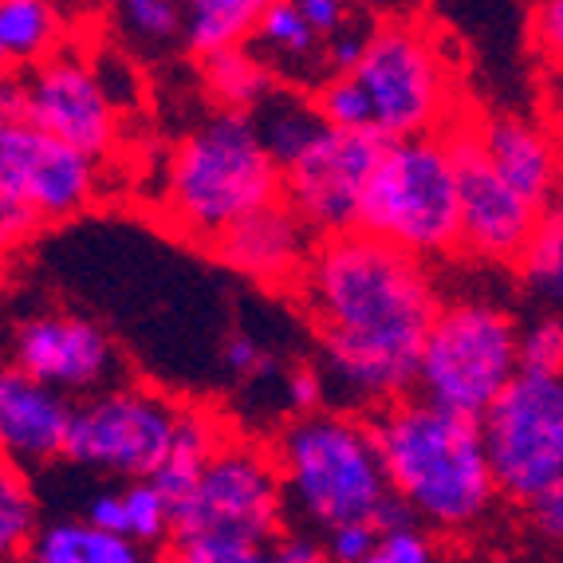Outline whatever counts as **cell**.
<instances>
[{
	"label": "cell",
	"instance_id": "9",
	"mask_svg": "<svg viewBox=\"0 0 563 563\" xmlns=\"http://www.w3.org/2000/svg\"><path fill=\"white\" fill-rule=\"evenodd\" d=\"M485 450L505 505H532L563 481V375L512 378L481 418Z\"/></svg>",
	"mask_w": 563,
	"mask_h": 563
},
{
	"label": "cell",
	"instance_id": "23",
	"mask_svg": "<svg viewBox=\"0 0 563 563\" xmlns=\"http://www.w3.org/2000/svg\"><path fill=\"white\" fill-rule=\"evenodd\" d=\"M201 84H206L217 111L253 114L276 91V71L253 47H233V52L201 59Z\"/></svg>",
	"mask_w": 563,
	"mask_h": 563
},
{
	"label": "cell",
	"instance_id": "35",
	"mask_svg": "<svg viewBox=\"0 0 563 563\" xmlns=\"http://www.w3.org/2000/svg\"><path fill=\"white\" fill-rule=\"evenodd\" d=\"M284 395H288V406L296 410V418L320 413L323 398H328V378H323L320 366L300 363V366H291L288 378H284Z\"/></svg>",
	"mask_w": 563,
	"mask_h": 563
},
{
	"label": "cell",
	"instance_id": "7",
	"mask_svg": "<svg viewBox=\"0 0 563 563\" xmlns=\"http://www.w3.org/2000/svg\"><path fill=\"white\" fill-rule=\"evenodd\" d=\"M284 477L276 453L253 442H225L206 477L174 505V548H273L284 540Z\"/></svg>",
	"mask_w": 563,
	"mask_h": 563
},
{
	"label": "cell",
	"instance_id": "26",
	"mask_svg": "<svg viewBox=\"0 0 563 563\" xmlns=\"http://www.w3.org/2000/svg\"><path fill=\"white\" fill-rule=\"evenodd\" d=\"M40 505L32 493L24 470H16L12 461H4L0 470V555L4 563H16L29 555V548L40 536Z\"/></svg>",
	"mask_w": 563,
	"mask_h": 563
},
{
	"label": "cell",
	"instance_id": "14",
	"mask_svg": "<svg viewBox=\"0 0 563 563\" xmlns=\"http://www.w3.org/2000/svg\"><path fill=\"white\" fill-rule=\"evenodd\" d=\"M20 375L52 386L59 395L95 398L119 386V347L99 323L44 311L12 331V363Z\"/></svg>",
	"mask_w": 563,
	"mask_h": 563
},
{
	"label": "cell",
	"instance_id": "13",
	"mask_svg": "<svg viewBox=\"0 0 563 563\" xmlns=\"http://www.w3.org/2000/svg\"><path fill=\"white\" fill-rule=\"evenodd\" d=\"M383 151L386 142L378 134L331 126L300 162L284 169V206L320 241L355 233L366 181L375 174Z\"/></svg>",
	"mask_w": 563,
	"mask_h": 563
},
{
	"label": "cell",
	"instance_id": "12",
	"mask_svg": "<svg viewBox=\"0 0 563 563\" xmlns=\"http://www.w3.org/2000/svg\"><path fill=\"white\" fill-rule=\"evenodd\" d=\"M99 189V158L36 131L29 122L0 126V206L29 209L40 225L84 213Z\"/></svg>",
	"mask_w": 563,
	"mask_h": 563
},
{
	"label": "cell",
	"instance_id": "6",
	"mask_svg": "<svg viewBox=\"0 0 563 563\" xmlns=\"http://www.w3.org/2000/svg\"><path fill=\"white\" fill-rule=\"evenodd\" d=\"M520 375V323L481 296L445 300L430 328L418 371V395L445 410L485 418Z\"/></svg>",
	"mask_w": 563,
	"mask_h": 563
},
{
	"label": "cell",
	"instance_id": "36",
	"mask_svg": "<svg viewBox=\"0 0 563 563\" xmlns=\"http://www.w3.org/2000/svg\"><path fill=\"white\" fill-rule=\"evenodd\" d=\"M378 544L375 525H343L335 532H328L323 540V552H328L331 563H366L371 552Z\"/></svg>",
	"mask_w": 563,
	"mask_h": 563
},
{
	"label": "cell",
	"instance_id": "8",
	"mask_svg": "<svg viewBox=\"0 0 563 563\" xmlns=\"http://www.w3.org/2000/svg\"><path fill=\"white\" fill-rule=\"evenodd\" d=\"M371 103V131L383 142L442 134L457 114L450 64L433 36L406 20H383L371 32L363 64L351 71Z\"/></svg>",
	"mask_w": 563,
	"mask_h": 563
},
{
	"label": "cell",
	"instance_id": "4",
	"mask_svg": "<svg viewBox=\"0 0 563 563\" xmlns=\"http://www.w3.org/2000/svg\"><path fill=\"white\" fill-rule=\"evenodd\" d=\"M273 453L288 508L323 532L343 525H371L390 497V481L366 413L320 410L291 418Z\"/></svg>",
	"mask_w": 563,
	"mask_h": 563
},
{
	"label": "cell",
	"instance_id": "40",
	"mask_svg": "<svg viewBox=\"0 0 563 563\" xmlns=\"http://www.w3.org/2000/svg\"><path fill=\"white\" fill-rule=\"evenodd\" d=\"M225 366L233 375H268V371H273V355H264V351L256 347V339L233 335L225 343Z\"/></svg>",
	"mask_w": 563,
	"mask_h": 563
},
{
	"label": "cell",
	"instance_id": "17",
	"mask_svg": "<svg viewBox=\"0 0 563 563\" xmlns=\"http://www.w3.org/2000/svg\"><path fill=\"white\" fill-rule=\"evenodd\" d=\"M477 139L488 166L497 169L520 198L548 209L563 189V142L540 122L520 114H481Z\"/></svg>",
	"mask_w": 563,
	"mask_h": 563
},
{
	"label": "cell",
	"instance_id": "31",
	"mask_svg": "<svg viewBox=\"0 0 563 563\" xmlns=\"http://www.w3.org/2000/svg\"><path fill=\"white\" fill-rule=\"evenodd\" d=\"M311 103L335 131H371V103L355 76H328L311 91Z\"/></svg>",
	"mask_w": 563,
	"mask_h": 563
},
{
	"label": "cell",
	"instance_id": "3",
	"mask_svg": "<svg viewBox=\"0 0 563 563\" xmlns=\"http://www.w3.org/2000/svg\"><path fill=\"white\" fill-rule=\"evenodd\" d=\"M284 201V174L256 134L253 114L213 111L201 119L162 178V217L174 233L213 249L229 229Z\"/></svg>",
	"mask_w": 563,
	"mask_h": 563
},
{
	"label": "cell",
	"instance_id": "20",
	"mask_svg": "<svg viewBox=\"0 0 563 563\" xmlns=\"http://www.w3.org/2000/svg\"><path fill=\"white\" fill-rule=\"evenodd\" d=\"M253 122L261 142L268 146L276 166H280V174L291 162H300L331 131L328 122H323V114L316 111V103H311V95H296L288 87H276L253 111Z\"/></svg>",
	"mask_w": 563,
	"mask_h": 563
},
{
	"label": "cell",
	"instance_id": "18",
	"mask_svg": "<svg viewBox=\"0 0 563 563\" xmlns=\"http://www.w3.org/2000/svg\"><path fill=\"white\" fill-rule=\"evenodd\" d=\"M311 229L288 206H268L264 213L249 217L236 229H229L213 244V253L236 268V273L253 276L264 284H296L311 261Z\"/></svg>",
	"mask_w": 563,
	"mask_h": 563
},
{
	"label": "cell",
	"instance_id": "41",
	"mask_svg": "<svg viewBox=\"0 0 563 563\" xmlns=\"http://www.w3.org/2000/svg\"><path fill=\"white\" fill-rule=\"evenodd\" d=\"M512 563H525V560H512Z\"/></svg>",
	"mask_w": 563,
	"mask_h": 563
},
{
	"label": "cell",
	"instance_id": "27",
	"mask_svg": "<svg viewBox=\"0 0 563 563\" xmlns=\"http://www.w3.org/2000/svg\"><path fill=\"white\" fill-rule=\"evenodd\" d=\"M253 44L264 47V52H273V56L264 59L273 71H276V64H308V56L323 59V40L311 32L300 4H291V0H273V4H264L261 29H256Z\"/></svg>",
	"mask_w": 563,
	"mask_h": 563
},
{
	"label": "cell",
	"instance_id": "28",
	"mask_svg": "<svg viewBox=\"0 0 563 563\" xmlns=\"http://www.w3.org/2000/svg\"><path fill=\"white\" fill-rule=\"evenodd\" d=\"M114 29L139 47H169L186 40V4L174 0H126L114 9Z\"/></svg>",
	"mask_w": 563,
	"mask_h": 563
},
{
	"label": "cell",
	"instance_id": "1",
	"mask_svg": "<svg viewBox=\"0 0 563 563\" xmlns=\"http://www.w3.org/2000/svg\"><path fill=\"white\" fill-rule=\"evenodd\" d=\"M296 288L328 390L366 413L418 395L426 339L445 303L422 261L355 229L316 241Z\"/></svg>",
	"mask_w": 563,
	"mask_h": 563
},
{
	"label": "cell",
	"instance_id": "39",
	"mask_svg": "<svg viewBox=\"0 0 563 563\" xmlns=\"http://www.w3.org/2000/svg\"><path fill=\"white\" fill-rule=\"evenodd\" d=\"M300 12H303V20L311 24V32H316L323 44H328L331 36H339V32L351 24V12L343 9L339 0H303Z\"/></svg>",
	"mask_w": 563,
	"mask_h": 563
},
{
	"label": "cell",
	"instance_id": "19",
	"mask_svg": "<svg viewBox=\"0 0 563 563\" xmlns=\"http://www.w3.org/2000/svg\"><path fill=\"white\" fill-rule=\"evenodd\" d=\"M64 16L44 0H4L0 4V56L9 76H29L59 56Z\"/></svg>",
	"mask_w": 563,
	"mask_h": 563
},
{
	"label": "cell",
	"instance_id": "21",
	"mask_svg": "<svg viewBox=\"0 0 563 563\" xmlns=\"http://www.w3.org/2000/svg\"><path fill=\"white\" fill-rule=\"evenodd\" d=\"M24 563H146V548L87 520H52L40 528Z\"/></svg>",
	"mask_w": 563,
	"mask_h": 563
},
{
	"label": "cell",
	"instance_id": "42",
	"mask_svg": "<svg viewBox=\"0 0 563 563\" xmlns=\"http://www.w3.org/2000/svg\"><path fill=\"white\" fill-rule=\"evenodd\" d=\"M560 122H563V111H560Z\"/></svg>",
	"mask_w": 563,
	"mask_h": 563
},
{
	"label": "cell",
	"instance_id": "11",
	"mask_svg": "<svg viewBox=\"0 0 563 563\" xmlns=\"http://www.w3.org/2000/svg\"><path fill=\"white\" fill-rule=\"evenodd\" d=\"M450 158L457 166L461 189V253L481 264H508L517 268L525 261L528 244L540 225V213L532 201H525L517 189L488 166L477 139V119L453 114L442 131Z\"/></svg>",
	"mask_w": 563,
	"mask_h": 563
},
{
	"label": "cell",
	"instance_id": "38",
	"mask_svg": "<svg viewBox=\"0 0 563 563\" xmlns=\"http://www.w3.org/2000/svg\"><path fill=\"white\" fill-rule=\"evenodd\" d=\"M84 520L103 532L126 536V505H122V488H107V493H95L91 505L84 508Z\"/></svg>",
	"mask_w": 563,
	"mask_h": 563
},
{
	"label": "cell",
	"instance_id": "37",
	"mask_svg": "<svg viewBox=\"0 0 563 563\" xmlns=\"http://www.w3.org/2000/svg\"><path fill=\"white\" fill-rule=\"evenodd\" d=\"M532 36L536 47L563 71V0H548L532 9Z\"/></svg>",
	"mask_w": 563,
	"mask_h": 563
},
{
	"label": "cell",
	"instance_id": "32",
	"mask_svg": "<svg viewBox=\"0 0 563 563\" xmlns=\"http://www.w3.org/2000/svg\"><path fill=\"white\" fill-rule=\"evenodd\" d=\"M520 371L563 375V311H540L520 328Z\"/></svg>",
	"mask_w": 563,
	"mask_h": 563
},
{
	"label": "cell",
	"instance_id": "10",
	"mask_svg": "<svg viewBox=\"0 0 563 563\" xmlns=\"http://www.w3.org/2000/svg\"><path fill=\"white\" fill-rule=\"evenodd\" d=\"M181 418V406L146 386H114L76 406L64 457L84 470L126 477L131 485L154 481L174 450Z\"/></svg>",
	"mask_w": 563,
	"mask_h": 563
},
{
	"label": "cell",
	"instance_id": "33",
	"mask_svg": "<svg viewBox=\"0 0 563 563\" xmlns=\"http://www.w3.org/2000/svg\"><path fill=\"white\" fill-rule=\"evenodd\" d=\"M442 536L426 532V528H406V532L378 536L366 563H442Z\"/></svg>",
	"mask_w": 563,
	"mask_h": 563
},
{
	"label": "cell",
	"instance_id": "29",
	"mask_svg": "<svg viewBox=\"0 0 563 563\" xmlns=\"http://www.w3.org/2000/svg\"><path fill=\"white\" fill-rule=\"evenodd\" d=\"M158 563H331L323 544L308 540V536H284L273 548H221V552H206V548H169Z\"/></svg>",
	"mask_w": 563,
	"mask_h": 563
},
{
	"label": "cell",
	"instance_id": "5",
	"mask_svg": "<svg viewBox=\"0 0 563 563\" xmlns=\"http://www.w3.org/2000/svg\"><path fill=\"white\" fill-rule=\"evenodd\" d=\"M358 233L422 264L461 253L457 166L442 134L386 142L358 206Z\"/></svg>",
	"mask_w": 563,
	"mask_h": 563
},
{
	"label": "cell",
	"instance_id": "34",
	"mask_svg": "<svg viewBox=\"0 0 563 563\" xmlns=\"http://www.w3.org/2000/svg\"><path fill=\"white\" fill-rule=\"evenodd\" d=\"M525 512V525L536 540L544 544H563V481H555L548 493L532 500V505L520 508Z\"/></svg>",
	"mask_w": 563,
	"mask_h": 563
},
{
	"label": "cell",
	"instance_id": "24",
	"mask_svg": "<svg viewBox=\"0 0 563 563\" xmlns=\"http://www.w3.org/2000/svg\"><path fill=\"white\" fill-rule=\"evenodd\" d=\"M225 442L229 438H221L213 413L186 410V418H181V426H178V438H174V450H169L166 465L158 470L154 485H158L174 505H181V500L198 488V481L206 477V470H209V461L221 453Z\"/></svg>",
	"mask_w": 563,
	"mask_h": 563
},
{
	"label": "cell",
	"instance_id": "22",
	"mask_svg": "<svg viewBox=\"0 0 563 563\" xmlns=\"http://www.w3.org/2000/svg\"><path fill=\"white\" fill-rule=\"evenodd\" d=\"M264 16V0H189L186 40L181 44L198 59L221 56L233 47H249L256 40Z\"/></svg>",
	"mask_w": 563,
	"mask_h": 563
},
{
	"label": "cell",
	"instance_id": "30",
	"mask_svg": "<svg viewBox=\"0 0 563 563\" xmlns=\"http://www.w3.org/2000/svg\"><path fill=\"white\" fill-rule=\"evenodd\" d=\"M122 505H126V536L139 548L174 544V500L162 493L154 481H134L122 488Z\"/></svg>",
	"mask_w": 563,
	"mask_h": 563
},
{
	"label": "cell",
	"instance_id": "25",
	"mask_svg": "<svg viewBox=\"0 0 563 563\" xmlns=\"http://www.w3.org/2000/svg\"><path fill=\"white\" fill-rule=\"evenodd\" d=\"M517 276L544 303V311L563 308V189L540 213V225H536L525 261L517 264Z\"/></svg>",
	"mask_w": 563,
	"mask_h": 563
},
{
	"label": "cell",
	"instance_id": "15",
	"mask_svg": "<svg viewBox=\"0 0 563 563\" xmlns=\"http://www.w3.org/2000/svg\"><path fill=\"white\" fill-rule=\"evenodd\" d=\"M20 84H24V119L20 122H29L91 158H103L114 146V134H119L114 103L107 99L103 84L87 59L59 52L44 67L20 76Z\"/></svg>",
	"mask_w": 563,
	"mask_h": 563
},
{
	"label": "cell",
	"instance_id": "43",
	"mask_svg": "<svg viewBox=\"0 0 563 563\" xmlns=\"http://www.w3.org/2000/svg\"><path fill=\"white\" fill-rule=\"evenodd\" d=\"M16 563H20V560H16Z\"/></svg>",
	"mask_w": 563,
	"mask_h": 563
},
{
	"label": "cell",
	"instance_id": "2",
	"mask_svg": "<svg viewBox=\"0 0 563 563\" xmlns=\"http://www.w3.org/2000/svg\"><path fill=\"white\" fill-rule=\"evenodd\" d=\"M390 493L433 536H470L500 505L481 418L445 410L422 395L366 413Z\"/></svg>",
	"mask_w": 563,
	"mask_h": 563
},
{
	"label": "cell",
	"instance_id": "16",
	"mask_svg": "<svg viewBox=\"0 0 563 563\" xmlns=\"http://www.w3.org/2000/svg\"><path fill=\"white\" fill-rule=\"evenodd\" d=\"M76 406L67 395L9 366L0 375V442L16 470H40L67 453Z\"/></svg>",
	"mask_w": 563,
	"mask_h": 563
}]
</instances>
